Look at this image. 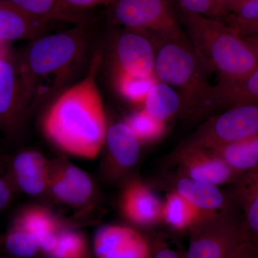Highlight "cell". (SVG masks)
Returning a JSON list of instances; mask_svg holds the SVG:
<instances>
[{
	"label": "cell",
	"instance_id": "cell-24",
	"mask_svg": "<svg viewBox=\"0 0 258 258\" xmlns=\"http://www.w3.org/2000/svg\"><path fill=\"white\" fill-rule=\"evenodd\" d=\"M11 225L30 234L44 230L56 232L57 229V222L53 215L39 207H30L21 210L15 216Z\"/></svg>",
	"mask_w": 258,
	"mask_h": 258
},
{
	"label": "cell",
	"instance_id": "cell-26",
	"mask_svg": "<svg viewBox=\"0 0 258 258\" xmlns=\"http://www.w3.org/2000/svg\"><path fill=\"white\" fill-rule=\"evenodd\" d=\"M125 123L132 129L140 143L155 140L164 132V122L153 118L144 109L131 115Z\"/></svg>",
	"mask_w": 258,
	"mask_h": 258
},
{
	"label": "cell",
	"instance_id": "cell-17",
	"mask_svg": "<svg viewBox=\"0 0 258 258\" xmlns=\"http://www.w3.org/2000/svg\"><path fill=\"white\" fill-rule=\"evenodd\" d=\"M31 18L47 23H86L84 12L69 8L62 0H8Z\"/></svg>",
	"mask_w": 258,
	"mask_h": 258
},
{
	"label": "cell",
	"instance_id": "cell-13",
	"mask_svg": "<svg viewBox=\"0 0 258 258\" xmlns=\"http://www.w3.org/2000/svg\"><path fill=\"white\" fill-rule=\"evenodd\" d=\"M48 187L57 200L71 206L87 203L93 194L92 181L85 171L70 164L50 169Z\"/></svg>",
	"mask_w": 258,
	"mask_h": 258
},
{
	"label": "cell",
	"instance_id": "cell-10",
	"mask_svg": "<svg viewBox=\"0 0 258 258\" xmlns=\"http://www.w3.org/2000/svg\"><path fill=\"white\" fill-rule=\"evenodd\" d=\"M96 258H152L150 246L139 232L120 225L97 231L93 240Z\"/></svg>",
	"mask_w": 258,
	"mask_h": 258
},
{
	"label": "cell",
	"instance_id": "cell-33",
	"mask_svg": "<svg viewBox=\"0 0 258 258\" xmlns=\"http://www.w3.org/2000/svg\"><path fill=\"white\" fill-rule=\"evenodd\" d=\"M71 9L76 11L84 12L96 7L105 5L109 6L113 0H62Z\"/></svg>",
	"mask_w": 258,
	"mask_h": 258
},
{
	"label": "cell",
	"instance_id": "cell-7",
	"mask_svg": "<svg viewBox=\"0 0 258 258\" xmlns=\"http://www.w3.org/2000/svg\"><path fill=\"white\" fill-rule=\"evenodd\" d=\"M257 134L258 103H244L208 120L185 145L211 150Z\"/></svg>",
	"mask_w": 258,
	"mask_h": 258
},
{
	"label": "cell",
	"instance_id": "cell-31",
	"mask_svg": "<svg viewBox=\"0 0 258 258\" xmlns=\"http://www.w3.org/2000/svg\"><path fill=\"white\" fill-rule=\"evenodd\" d=\"M15 189L10 176L8 161L0 158V212L8 207Z\"/></svg>",
	"mask_w": 258,
	"mask_h": 258
},
{
	"label": "cell",
	"instance_id": "cell-1",
	"mask_svg": "<svg viewBox=\"0 0 258 258\" xmlns=\"http://www.w3.org/2000/svg\"><path fill=\"white\" fill-rule=\"evenodd\" d=\"M101 62L96 52L86 77L61 92L43 119L44 132L52 143L88 159L98 156L106 141V115L96 83Z\"/></svg>",
	"mask_w": 258,
	"mask_h": 258
},
{
	"label": "cell",
	"instance_id": "cell-27",
	"mask_svg": "<svg viewBox=\"0 0 258 258\" xmlns=\"http://www.w3.org/2000/svg\"><path fill=\"white\" fill-rule=\"evenodd\" d=\"M155 77L138 79L118 71L116 86L121 96L133 103L144 102L148 91L157 82Z\"/></svg>",
	"mask_w": 258,
	"mask_h": 258
},
{
	"label": "cell",
	"instance_id": "cell-16",
	"mask_svg": "<svg viewBox=\"0 0 258 258\" xmlns=\"http://www.w3.org/2000/svg\"><path fill=\"white\" fill-rule=\"evenodd\" d=\"M235 198L242 212L244 238L254 248L258 242V166L241 176Z\"/></svg>",
	"mask_w": 258,
	"mask_h": 258
},
{
	"label": "cell",
	"instance_id": "cell-35",
	"mask_svg": "<svg viewBox=\"0 0 258 258\" xmlns=\"http://www.w3.org/2000/svg\"><path fill=\"white\" fill-rule=\"evenodd\" d=\"M243 37L258 35V20L235 28Z\"/></svg>",
	"mask_w": 258,
	"mask_h": 258
},
{
	"label": "cell",
	"instance_id": "cell-14",
	"mask_svg": "<svg viewBox=\"0 0 258 258\" xmlns=\"http://www.w3.org/2000/svg\"><path fill=\"white\" fill-rule=\"evenodd\" d=\"M49 24L31 18L8 0H0V42L35 40L46 33Z\"/></svg>",
	"mask_w": 258,
	"mask_h": 258
},
{
	"label": "cell",
	"instance_id": "cell-22",
	"mask_svg": "<svg viewBox=\"0 0 258 258\" xmlns=\"http://www.w3.org/2000/svg\"><path fill=\"white\" fill-rule=\"evenodd\" d=\"M144 108L151 116L164 122L181 111V98L171 86L157 81L148 91Z\"/></svg>",
	"mask_w": 258,
	"mask_h": 258
},
{
	"label": "cell",
	"instance_id": "cell-20",
	"mask_svg": "<svg viewBox=\"0 0 258 258\" xmlns=\"http://www.w3.org/2000/svg\"><path fill=\"white\" fill-rule=\"evenodd\" d=\"M211 151L222 158L232 170L242 175L258 166V134Z\"/></svg>",
	"mask_w": 258,
	"mask_h": 258
},
{
	"label": "cell",
	"instance_id": "cell-32",
	"mask_svg": "<svg viewBox=\"0 0 258 258\" xmlns=\"http://www.w3.org/2000/svg\"><path fill=\"white\" fill-rule=\"evenodd\" d=\"M32 235L35 237L39 248L47 254L52 252L57 245V234L54 231H40Z\"/></svg>",
	"mask_w": 258,
	"mask_h": 258
},
{
	"label": "cell",
	"instance_id": "cell-9",
	"mask_svg": "<svg viewBox=\"0 0 258 258\" xmlns=\"http://www.w3.org/2000/svg\"><path fill=\"white\" fill-rule=\"evenodd\" d=\"M147 34L128 29L118 32L114 45L118 71L138 79L154 77L155 47Z\"/></svg>",
	"mask_w": 258,
	"mask_h": 258
},
{
	"label": "cell",
	"instance_id": "cell-18",
	"mask_svg": "<svg viewBox=\"0 0 258 258\" xmlns=\"http://www.w3.org/2000/svg\"><path fill=\"white\" fill-rule=\"evenodd\" d=\"M110 155L117 165L132 167L140 157V142L125 122H118L107 129L106 141Z\"/></svg>",
	"mask_w": 258,
	"mask_h": 258
},
{
	"label": "cell",
	"instance_id": "cell-6",
	"mask_svg": "<svg viewBox=\"0 0 258 258\" xmlns=\"http://www.w3.org/2000/svg\"><path fill=\"white\" fill-rule=\"evenodd\" d=\"M110 18L128 30L157 35L183 33L171 0H113Z\"/></svg>",
	"mask_w": 258,
	"mask_h": 258
},
{
	"label": "cell",
	"instance_id": "cell-11",
	"mask_svg": "<svg viewBox=\"0 0 258 258\" xmlns=\"http://www.w3.org/2000/svg\"><path fill=\"white\" fill-rule=\"evenodd\" d=\"M180 161L190 179L216 186L230 182L240 176L210 149L184 145L180 152Z\"/></svg>",
	"mask_w": 258,
	"mask_h": 258
},
{
	"label": "cell",
	"instance_id": "cell-8",
	"mask_svg": "<svg viewBox=\"0 0 258 258\" xmlns=\"http://www.w3.org/2000/svg\"><path fill=\"white\" fill-rule=\"evenodd\" d=\"M27 113L16 60L7 49L0 52V129L13 137Z\"/></svg>",
	"mask_w": 258,
	"mask_h": 258
},
{
	"label": "cell",
	"instance_id": "cell-5",
	"mask_svg": "<svg viewBox=\"0 0 258 258\" xmlns=\"http://www.w3.org/2000/svg\"><path fill=\"white\" fill-rule=\"evenodd\" d=\"M246 243L240 220L212 213L190 228L186 258H235Z\"/></svg>",
	"mask_w": 258,
	"mask_h": 258
},
{
	"label": "cell",
	"instance_id": "cell-34",
	"mask_svg": "<svg viewBox=\"0 0 258 258\" xmlns=\"http://www.w3.org/2000/svg\"><path fill=\"white\" fill-rule=\"evenodd\" d=\"M152 258H181L179 254L166 245L159 244L152 253Z\"/></svg>",
	"mask_w": 258,
	"mask_h": 258
},
{
	"label": "cell",
	"instance_id": "cell-29",
	"mask_svg": "<svg viewBox=\"0 0 258 258\" xmlns=\"http://www.w3.org/2000/svg\"><path fill=\"white\" fill-rule=\"evenodd\" d=\"M222 20L234 28L258 20V0H237Z\"/></svg>",
	"mask_w": 258,
	"mask_h": 258
},
{
	"label": "cell",
	"instance_id": "cell-25",
	"mask_svg": "<svg viewBox=\"0 0 258 258\" xmlns=\"http://www.w3.org/2000/svg\"><path fill=\"white\" fill-rule=\"evenodd\" d=\"M5 245L8 254L18 258H31L40 250L33 235L13 225L5 237Z\"/></svg>",
	"mask_w": 258,
	"mask_h": 258
},
{
	"label": "cell",
	"instance_id": "cell-4",
	"mask_svg": "<svg viewBox=\"0 0 258 258\" xmlns=\"http://www.w3.org/2000/svg\"><path fill=\"white\" fill-rule=\"evenodd\" d=\"M180 13L195 53L220 81H238L257 69V56L237 29L218 19Z\"/></svg>",
	"mask_w": 258,
	"mask_h": 258
},
{
	"label": "cell",
	"instance_id": "cell-30",
	"mask_svg": "<svg viewBox=\"0 0 258 258\" xmlns=\"http://www.w3.org/2000/svg\"><path fill=\"white\" fill-rule=\"evenodd\" d=\"M180 11L222 20L223 13L217 0H175Z\"/></svg>",
	"mask_w": 258,
	"mask_h": 258
},
{
	"label": "cell",
	"instance_id": "cell-39",
	"mask_svg": "<svg viewBox=\"0 0 258 258\" xmlns=\"http://www.w3.org/2000/svg\"><path fill=\"white\" fill-rule=\"evenodd\" d=\"M254 249H256V251H257L258 253V242H257V244H256V245L254 246Z\"/></svg>",
	"mask_w": 258,
	"mask_h": 258
},
{
	"label": "cell",
	"instance_id": "cell-36",
	"mask_svg": "<svg viewBox=\"0 0 258 258\" xmlns=\"http://www.w3.org/2000/svg\"><path fill=\"white\" fill-rule=\"evenodd\" d=\"M235 258H258V253L252 245L246 243Z\"/></svg>",
	"mask_w": 258,
	"mask_h": 258
},
{
	"label": "cell",
	"instance_id": "cell-15",
	"mask_svg": "<svg viewBox=\"0 0 258 258\" xmlns=\"http://www.w3.org/2000/svg\"><path fill=\"white\" fill-rule=\"evenodd\" d=\"M162 208L157 197L141 183H131L122 195V211L137 225H149L159 221L162 218Z\"/></svg>",
	"mask_w": 258,
	"mask_h": 258
},
{
	"label": "cell",
	"instance_id": "cell-37",
	"mask_svg": "<svg viewBox=\"0 0 258 258\" xmlns=\"http://www.w3.org/2000/svg\"><path fill=\"white\" fill-rule=\"evenodd\" d=\"M217 1L219 5H220L222 13H223L224 19L230 13L232 7L237 3V0H217Z\"/></svg>",
	"mask_w": 258,
	"mask_h": 258
},
{
	"label": "cell",
	"instance_id": "cell-28",
	"mask_svg": "<svg viewBox=\"0 0 258 258\" xmlns=\"http://www.w3.org/2000/svg\"><path fill=\"white\" fill-rule=\"evenodd\" d=\"M86 242L77 232L64 231L57 235L55 248L48 254L50 258H86Z\"/></svg>",
	"mask_w": 258,
	"mask_h": 258
},
{
	"label": "cell",
	"instance_id": "cell-38",
	"mask_svg": "<svg viewBox=\"0 0 258 258\" xmlns=\"http://www.w3.org/2000/svg\"><path fill=\"white\" fill-rule=\"evenodd\" d=\"M246 41L249 44L254 54L258 59V35H252V36L244 37Z\"/></svg>",
	"mask_w": 258,
	"mask_h": 258
},
{
	"label": "cell",
	"instance_id": "cell-3",
	"mask_svg": "<svg viewBox=\"0 0 258 258\" xmlns=\"http://www.w3.org/2000/svg\"><path fill=\"white\" fill-rule=\"evenodd\" d=\"M157 38L154 77L178 93L181 112L200 116L220 107L215 86L207 78L208 70L195 53L184 32L176 35L153 34Z\"/></svg>",
	"mask_w": 258,
	"mask_h": 258
},
{
	"label": "cell",
	"instance_id": "cell-12",
	"mask_svg": "<svg viewBox=\"0 0 258 258\" xmlns=\"http://www.w3.org/2000/svg\"><path fill=\"white\" fill-rule=\"evenodd\" d=\"M8 167L15 189L35 196L48 188L50 167L40 153L22 151L8 161Z\"/></svg>",
	"mask_w": 258,
	"mask_h": 258
},
{
	"label": "cell",
	"instance_id": "cell-23",
	"mask_svg": "<svg viewBox=\"0 0 258 258\" xmlns=\"http://www.w3.org/2000/svg\"><path fill=\"white\" fill-rule=\"evenodd\" d=\"M210 214L198 210L176 191L168 197L162 208V218L176 230L190 229Z\"/></svg>",
	"mask_w": 258,
	"mask_h": 258
},
{
	"label": "cell",
	"instance_id": "cell-2",
	"mask_svg": "<svg viewBox=\"0 0 258 258\" xmlns=\"http://www.w3.org/2000/svg\"><path fill=\"white\" fill-rule=\"evenodd\" d=\"M88 38L84 23L29 44L16 61L28 113L64 91L84 62Z\"/></svg>",
	"mask_w": 258,
	"mask_h": 258
},
{
	"label": "cell",
	"instance_id": "cell-21",
	"mask_svg": "<svg viewBox=\"0 0 258 258\" xmlns=\"http://www.w3.org/2000/svg\"><path fill=\"white\" fill-rule=\"evenodd\" d=\"M220 106L258 103V67L243 79L215 86Z\"/></svg>",
	"mask_w": 258,
	"mask_h": 258
},
{
	"label": "cell",
	"instance_id": "cell-19",
	"mask_svg": "<svg viewBox=\"0 0 258 258\" xmlns=\"http://www.w3.org/2000/svg\"><path fill=\"white\" fill-rule=\"evenodd\" d=\"M176 191L195 208L206 213H213L225 204L223 194L216 185L189 177L178 181Z\"/></svg>",
	"mask_w": 258,
	"mask_h": 258
}]
</instances>
